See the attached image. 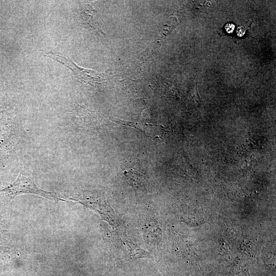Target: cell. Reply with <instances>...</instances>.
Listing matches in <instances>:
<instances>
[{
    "label": "cell",
    "mask_w": 276,
    "mask_h": 276,
    "mask_svg": "<svg viewBox=\"0 0 276 276\" xmlns=\"http://www.w3.org/2000/svg\"><path fill=\"white\" fill-rule=\"evenodd\" d=\"M24 194L39 195L55 202L65 201L59 193L40 189L35 184L31 172L22 171L12 183L0 190V204H6L16 196Z\"/></svg>",
    "instance_id": "cell-1"
},
{
    "label": "cell",
    "mask_w": 276,
    "mask_h": 276,
    "mask_svg": "<svg viewBox=\"0 0 276 276\" xmlns=\"http://www.w3.org/2000/svg\"><path fill=\"white\" fill-rule=\"evenodd\" d=\"M246 32L245 29L242 27H239L237 29L236 33L239 37L243 36Z\"/></svg>",
    "instance_id": "cell-5"
},
{
    "label": "cell",
    "mask_w": 276,
    "mask_h": 276,
    "mask_svg": "<svg viewBox=\"0 0 276 276\" xmlns=\"http://www.w3.org/2000/svg\"><path fill=\"white\" fill-rule=\"evenodd\" d=\"M235 26L233 24L228 23L225 26V29L227 33H232L234 31Z\"/></svg>",
    "instance_id": "cell-4"
},
{
    "label": "cell",
    "mask_w": 276,
    "mask_h": 276,
    "mask_svg": "<svg viewBox=\"0 0 276 276\" xmlns=\"http://www.w3.org/2000/svg\"><path fill=\"white\" fill-rule=\"evenodd\" d=\"M44 55L68 67L81 82L94 85L100 84L108 79V75L106 74L80 67L68 58L53 53H46Z\"/></svg>",
    "instance_id": "cell-2"
},
{
    "label": "cell",
    "mask_w": 276,
    "mask_h": 276,
    "mask_svg": "<svg viewBox=\"0 0 276 276\" xmlns=\"http://www.w3.org/2000/svg\"><path fill=\"white\" fill-rule=\"evenodd\" d=\"M14 253L10 248L0 247V263L11 261L14 257Z\"/></svg>",
    "instance_id": "cell-3"
}]
</instances>
